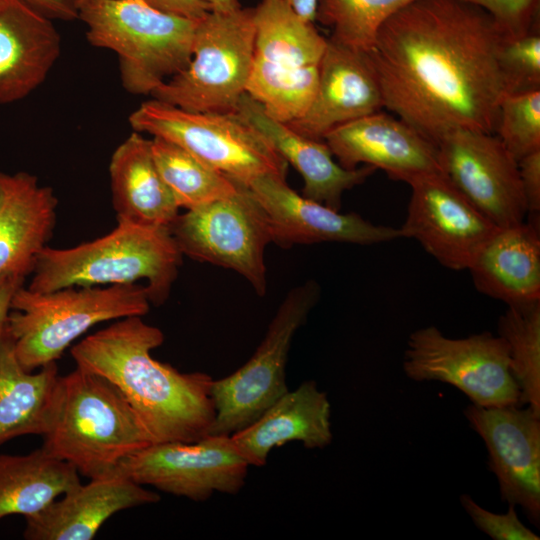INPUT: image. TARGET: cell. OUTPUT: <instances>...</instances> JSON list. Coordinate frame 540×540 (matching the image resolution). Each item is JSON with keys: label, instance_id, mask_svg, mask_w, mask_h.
Instances as JSON below:
<instances>
[{"label": "cell", "instance_id": "1", "mask_svg": "<svg viewBox=\"0 0 540 540\" xmlns=\"http://www.w3.org/2000/svg\"><path fill=\"white\" fill-rule=\"evenodd\" d=\"M504 36L460 0H416L390 17L366 53L384 108L433 142L457 129L495 132L505 95Z\"/></svg>", "mask_w": 540, "mask_h": 540}, {"label": "cell", "instance_id": "2", "mask_svg": "<svg viewBox=\"0 0 540 540\" xmlns=\"http://www.w3.org/2000/svg\"><path fill=\"white\" fill-rule=\"evenodd\" d=\"M142 316L118 319L71 349L76 366L111 381L126 398L152 443L194 442L209 435L215 420L206 373H182L154 359L163 332Z\"/></svg>", "mask_w": 540, "mask_h": 540}, {"label": "cell", "instance_id": "3", "mask_svg": "<svg viewBox=\"0 0 540 540\" xmlns=\"http://www.w3.org/2000/svg\"><path fill=\"white\" fill-rule=\"evenodd\" d=\"M41 436L44 450L89 479L115 475L125 459L153 444L119 389L78 366L59 375Z\"/></svg>", "mask_w": 540, "mask_h": 540}, {"label": "cell", "instance_id": "4", "mask_svg": "<svg viewBox=\"0 0 540 540\" xmlns=\"http://www.w3.org/2000/svg\"><path fill=\"white\" fill-rule=\"evenodd\" d=\"M168 227L118 222L110 233L75 247H46L37 257L33 292L67 287L130 284L144 280L151 304L164 303L182 261Z\"/></svg>", "mask_w": 540, "mask_h": 540}, {"label": "cell", "instance_id": "5", "mask_svg": "<svg viewBox=\"0 0 540 540\" xmlns=\"http://www.w3.org/2000/svg\"><path fill=\"white\" fill-rule=\"evenodd\" d=\"M86 38L119 59L123 87L150 95L191 60L197 20L169 14L143 0H97L79 9Z\"/></svg>", "mask_w": 540, "mask_h": 540}, {"label": "cell", "instance_id": "6", "mask_svg": "<svg viewBox=\"0 0 540 540\" xmlns=\"http://www.w3.org/2000/svg\"><path fill=\"white\" fill-rule=\"evenodd\" d=\"M144 285L67 287L33 292L24 285L14 294L6 320L15 352L27 371L56 362L71 343L94 325L150 308Z\"/></svg>", "mask_w": 540, "mask_h": 540}, {"label": "cell", "instance_id": "7", "mask_svg": "<svg viewBox=\"0 0 540 540\" xmlns=\"http://www.w3.org/2000/svg\"><path fill=\"white\" fill-rule=\"evenodd\" d=\"M253 9L254 54L246 93L268 115L290 123L314 99L327 38L282 0H261Z\"/></svg>", "mask_w": 540, "mask_h": 540}, {"label": "cell", "instance_id": "8", "mask_svg": "<svg viewBox=\"0 0 540 540\" xmlns=\"http://www.w3.org/2000/svg\"><path fill=\"white\" fill-rule=\"evenodd\" d=\"M254 41L253 8L209 11L197 20L188 65L151 97L192 112H237L251 73Z\"/></svg>", "mask_w": 540, "mask_h": 540}, {"label": "cell", "instance_id": "9", "mask_svg": "<svg viewBox=\"0 0 540 540\" xmlns=\"http://www.w3.org/2000/svg\"><path fill=\"white\" fill-rule=\"evenodd\" d=\"M132 129L182 147L234 181L273 174L286 178L288 164L238 112H192L151 99L129 116Z\"/></svg>", "mask_w": 540, "mask_h": 540}, {"label": "cell", "instance_id": "10", "mask_svg": "<svg viewBox=\"0 0 540 540\" xmlns=\"http://www.w3.org/2000/svg\"><path fill=\"white\" fill-rule=\"evenodd\" d=\"M320 297L315 280L292 288L278 307L251 358L230 375L212 382L215 420L209 434L232 435L257 419L289 389L286 364L297 330Z\"/></svg>", "mask_w": 540, "mask_h": 540}, {"label": "cell", "instance_id": "11", "mask_svg": "<svg viewBox=\"0 0 540 540\" xmlns=\"http://www.w3.org/2000/svg\"><path fill=\"white\" fill-rule=\"evenodd\" d=\"M235 182L234 194L179 214L168 228L182 255L237 272L263 296L270 223L251 189Z\"/></svg>", "mask_w": 540, "mask_h": 540}, {"label": "cell", "instance_id": "12", "mask_svg": "<svg viewBox=\"0 0 540 540\" xmlns=\"http://www.w3.org/2000/svg\"><path fill=\"white\" fill-rule=\"evenodd\" d=\"M403 370L414 381L450 384L478 406L519 402V389L509 369L508 345L488 331L453 339L435 326L420 328L409 335Z\"/></svg>", "mask_w": 540, "mask_h": 540}, {"label": "cell", "instance_id": "13", "mask_svg": "<svg viewBox=\"0 0 540 540\" xmlns=\"http://www.w3.org/2000/svg\"><path fill=\"white\" fill-rule=\"evenodd\" d=\"M229 435L194 442L153 443L125 459L116 474L140 485L205 501L214 493L237 494L249 468Z\"/></svg>", "mask_w": 540, "mask_h": 540}, {"label": "cell", "instance_id": "14", "mask_svg": "<svg viewBox=\"0 0 540 540\" xmlns=\"http://www.w3.org/2000/svg\"><path fill=\"white\" fill-rule=\"evenodd\" d=\"M436 146L442 172L494 225L524 221L528 212L518 161L495 134L457 129Z\"/></svg>", "mask_w": 540, "mask_h": 540}, {"label": "cell", "instance_id": "15", "mask_svg": "<svg viewBox=\"0 0 540 540\" xmlns=\"http://www.w3.org/2000/svg\"><path fill=\"white\" fill-rule=\"evenodd\" d=\"M407 215L399 229L441 265L467 270L484 242L498 229L445 176L432 173L412 179Z\"/></svg>", "mask_w": 540, "mask_h": 540}, {"label": "cell", "instance_id": "16", "mask_svg": "<svg viewBox=\"0 0 540 540\" xmlns=\"http://www.w3.org/2000/svg\"><path fill=\"white\" fill-rule=\"evenodd\" d=\"M483 439L488 468L496 476L501 499L519 505L531 524L540 526V415L519 405L463 411Z\"/></svg>", "mask_w": 540, "mask_h": 540}, {"label": "cell", "instance_id": "17", "mask_svg": "<svg viewBox=\"0 0 540 540\" xmlns=\"http://www.w3.org/2000/svg\"><path fill=\"white\" fill-rule=\"evenodd\" d=\"M247 186L268 217L272 242L280 247L320 242L373 245L401 238L398 228L375 225L356 213L342 214L298 194L284 177L265 174Z\"/></svg>", "mask_w": 540, "mask_h": 540}, {"label": "cell", "instance_id": "18", "mask_svg": "<svg viewBox=\"0 0 540 540\" xmlns=\"http://www.w3.org/2000/svg\"><path fill=\"white\" fill-rule=\"evenodd\" d=\"M346 169H382L393 180L443 173L437 146L398 117L381 111L340 125L323 139Z\"/></svg>", "mask_w": 540, "mask_h": 540}, {"label": "cell", "instance_id": "19", "mask_svg": "<svg viewBox=\"0 0 540 540\" xmlns=\"http://www.w3.org/2000/svg\"><path fill=\"white\" fill-rule=\"evenodd\" d=\"M382 108L381 88L366 53L328 38L314 99L302 117L286 124L305 137L323 141L334 128Z\"/></svg>", "mask_w": 540, "mask_h": 540}, {"label": "cell", "instance_id": "20", "mask_svg": "<svg viewBox=\"0 0 540 540\" xmlns=\"http://www.w3.org/2000/svg\"><path fill=\"white\" fill-rule=\"evenodd\" d=\"M159 500L156 492L118 474L90 479L37 514L25 517L23 537L27 540H91L115 513Z\"/></svg>", "mask_w": 540, "mask_h": 540}, {"label": "cell", "instance_id": "21", "mask_svg": "<svg viewBox=\"0 0 540 540\" xmlns=\"http://www.w3.org/2000/svg\"><path fill=\"white\" fill-rule=\"evenodd\" d=\"M57 197L27 172H0V279L31 275L47 247L55 222Z\"/></svg>", "mask_w": 540, "mask_h": 540}, {"label": "cell", "instance_id": "22", "mask_svg": "<svg viewBox=\"0 0 540 540\" xmlns=\"http://www.w3.org/2000/svg\"><path fill=\"white\" fill-rule=\"evenodd\" d=\"M61 53L52 19L25 0H0V104L28 96Z\"/></svg>", "mask_w": 540, "mask_h": 540}, {"label": "cell", "instance_id": "23", "mask_svg": "<svg viewBox=\"0 0 540 540\" xmlns=\"http://www.w3.org/2000/svg\"><path fill=\"white\" fill-rule=\"evenodd\" d=\"M237 112L301 175L304 181L302 195L334 210H340L345 191L362 184L376 171L368 165L355 169L342 167L334 161L324 141L305 137L288 124L274 119L247 93L241 96Z\"/></svg>", "mask_w": 540, "mask_h": 540}, {"label": "cell", "instance_id": "24", "mask_svg": "<svg viewBox=\"0 0 540 540\" xmlns=\"http://www.w3.org/2000/svg\"><path fill=\"white\" fill-rule=\"evenodd\" d=\"M331 406L316 382L288 390L248 426L230 435L250 466L266 464L270 452L289 442L305 448L328 446L332 441Z\"/></svg>", "mask_w": 540, "mask_h": 540}, {"label": "cell", "instance_id": "25", "mask_svg": "<svg viewBox=\"0 0 540 540\" xmlns=\"http://www.w3.org/2000/svg\"><path fill=\"white\" fill-rule=\"evenodd\" d=\"M498 228L480 247L468 271L476 289L507 305L540 300L539 214Z\"/></svg>", "mask_w": 540, "mask_h": 540}, {"label": "cell", "instance_id": "26", "mask_svg": "<svg viewBox=\"0 0 540 540\" xmlns=\"http://www.w3.org/2000/svg\"><path fill=\"white\" fill-rule=\"evenodd\" d=\"M112 202L118 222L169 227L179 215L172 193L155 164L151 139L133 131L109 163Z\"/></svg>", "mask_w": 540, "mask_h": 540}, {"label": "cell", "instance_id": "27", "mask_svg": "<svg viewBox=\"0 0 540 540\" xmlns=\"http://www.w3.org/2000/svg\"><path fill=\"white\" fill-rule=\"evenodd\" d=\"M56 362L27 371L20 364L6 323L0 325V445L23 435H42L57 381Z\"/></svg>", "mask_w": 540, "mask_h": 540}, {"label": "cell", "instance_id": "28", "mask_svg": "<svg viewBox=\"0 0 540 540\" xmlns=\"http://www.w3.org/2000/svg\"><path fill=\"white\" fill-rule=\"evenodd\" d=\"M80 483L70 463L42 447L25 455L0 454V519L37 514Z\"/></svg>", "mask_w": 540, "mask_h": 540}, {"label": "cell", "instance_id": "29", "mask_svg": "<svg viewBox=\"0 0 540 540\" xmlns=\"http://www.w3.org/2000/svg\"><path fill=\"white\" fill-rule=\"evenodd\" d=\"M151 150L160 176L179 208L193 209L237 190L234 180L175 143L152 137Z\"/></svg>", "mask_w": 540, "mask_h": 540}, {"label": "cell", "instance_id": "30", "mask_svg": "<svg viewBox=\"0 0 540 540\" xmlns=\"http://www.w3.org/2000/svg\"><path fill=\"white\" fill-rule=\"evenodd\" d=\"M508 345L509 369L519 389V406L540 415V300L508 305L498 320Z\"/></svg>", "mask_w": 540, "mask_h": 540}, {"label": "cell", "instance_id": "31", "mask_svg": "<svg viewBox=\"0 0 540 540\" xmlns=\"http://www.w3.org/2000/svg\"><path fill=\"white\" fill-rule=\"evenodd\" d=\"M416 0H318L316 19L331 29V39L367 53L380 27Z\"/></svg>", "mask_w": 540, "mask_h": 540}, {"label": "cell", "instance_id": "32", "mask_svg": "<svg viewBox=\"0 0 540 540\" xmlns=\"http://www.w3.org/2000/svg\"><path fill=\"white\" fill-rule=\"evenodd\" d=\"M494 134L517 161L540 150V90L505 94Z\"/></svg>", "mask_w": 540, "mask_h": 540}, {"label": "cell", "instance_id": "33", "mask_svg": "<svg viewBox=\"0 0 540 540\" xmlns=\"http://www.w3.org/2000/svg\"><path fill=\"white\" fill-rule=\"evenodd\" d=\"M499 64L505 94L540 90V29L512 38H503Z\"/></svg>", "mask_w": 540, "mask_h": 540}, {"label": "cell", "instance_id": "34", "mask_svg": "<svg viewBox=\"0 0 540 540\" xmlns=\"http://www.w3.org/2000/svg\"><path fill=\"white\" fill-rule=\"evenodd\" d=\"M485 11L504 38L524 35L539 27L540 0H460Z\"/></svg>", "mask_w": 540, "mask_h": 540}, {"label": "cell", "instance_id": "35", "mask_svg": "<svg viewBox=\"0 0 540 540\" xmlns=\"http://www.w3.org/2000/svg\"><path fill=\"white\" fill-rule=\"evenodd\" d=\"M460 503L477 528L494 540H539L518 518L514 505L505 514L488 511L467 494L460 496Z\"/></svg>", "mask_w": 540, "mask_h": 540}, {"label": "cell", "instance_id": "36", "mask_svg": "<svg viewBox=\"0 0 540 540\" xmlns=\"http://www.w3.org/2000/svg\"><path fill=\"white\" fill-rule=\"evenodd\" d=\"M522 191L528 214H539L540 210V150L534 151L518 161Z\"/></svg>", "mask_w": 540, "mask_h": 540}, {"label": "cell", "instance_id": "37", "mask_svg": "<svg viewBox=\"0 0 540 540\" xmlns=\"http://www.w3.org/2000/svg\"><path fill=\"white\" fill-rule=\"evenodd\" d=\"M160 11L194 20L202 18L211 11L203 0H143Z\"/></svg>", "mask_w": 540, "mask_h": 540}, {"label": "cell", "instance_id": "38", "mask_svg": "<svg viewBox=\"0 0 540 540\" xmlns=\"http://www.w3.org/2000/svg\"><path fill=\"white\" fill-rule=\"evenodd\" d=\"M52 20L72 21L79 18L77 0H25Z\"/></svg>", "mask_w": 540, "mask_h": 540}, {"label": "cell", "instance_id": "39", "mask_svg": "<svg viewBox=\"0 0 540 540\" xmlns=\"http://www.w3.org/2000/svg\"><path fill=\"white\" fill-rule=\"evenodd\" d=\"M25 279L17 276H4L0 279V325L6 323L15 292L24 285Z\"/></svg>", "mask_w": 540, "mask_h": 540}, {"label": "cell", "instance_id": "40", "mask_svg": "<svg viewBox=\"0 0 540 540\" xmlns=\"http://www.w3.org/2000/svg\"><path fill=\"white\" fill-rule=\"evenodd\" d=\"M288 4L293 11L307 22H314L318 0H282Z\"/></svg>", "mask_w": 540, "mask_h": 540}, {"label": "cell", "instance_id": "41", "mask_svg": "<svg viewBox=\"0 0 540 540\" xmlns=\"http://www.w3.org/2000/svg\"><path fill=\"white\" fill-rule=\"evenodd\" d=\"M206 2L211 11L227 12L241 8L239 0H203Z\"/></svg>", "mask_w": 540, "mask_h": 540}, {"label": "cell", "instance_id": "42", "mask_svg": "<svg viewBox=\"0 0 540 540\" xmlns=\"http://www.w3.org/2000/svg\"><path fill=\"white\" fill-rule=\"evenodd\" d=\"M95 1L97 0H77L78 9Z\"/></svg>", "mask_w": 540, "mask_h": 540}]
</instances>
